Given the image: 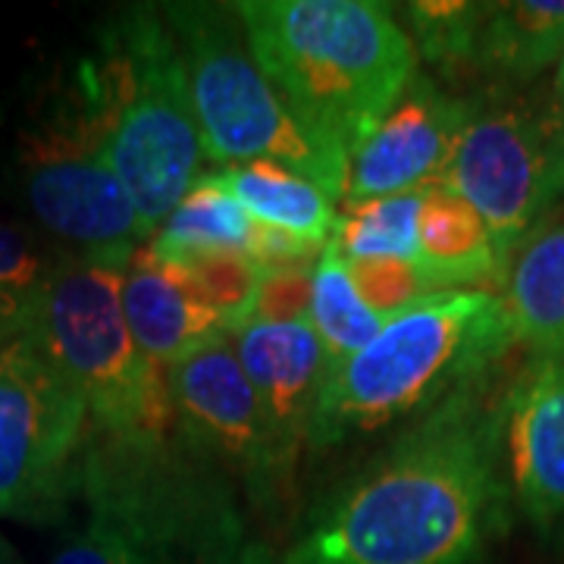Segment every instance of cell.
<instances>
[{"label":"cell","instance_id":"obj_1","mask_svg":"<svg viewBox=\"0 0 564 564\" xmlns=\"http://www.w3.org/2000/svg\"><path fill=\"white\" fill-rule=\"evenodd\" d=\"M499 423L477 383L448 395L329 496L304 564H477L505 514Z\"/></svg>","mask_w":564,"mask_h":564},{"label":"cell","instance_id":"obj_2","mask_svg":"<svg viewBox=\"0 0 564 564\" xmlns=\"http://www.w3.org/2000/svg\"><path fill=\"white\" fill-rule=\"evenodd\" d=\"M254 61L302 126L351 158L417 76V47L373 0L232 3Z\"/></svg>","mask_w":564,"mask_h":564},{"label":"cell","instance_id":"obj_3","mask_svg":"<svg viewBox=\"0 0 564 564\" xmlns=\"http://www.w3.org/2000/svg\"><path fill=\"white\" fill-rule=\"evenodd\" d=\"M79 489L91 518L120 530L158 564H270L236 480L173 421L166 430L88 426Z\"/></svg>","mask_w":564,"mask_h":564},{"label":"cell","instance_id":"obj_4","mask_svg":"<svg viewBox=\"0 0 564 564\" xmlns=\"http://www.w3.org/2000/svg\"><path fill=\"white\" fill-rule=\"evenodd\" d=\"M79 69L101 117L107 163L154 232L198 185L204 158L180 41L163 7L117 10Z\"/></svg>","mask_w":564,"mask_h":564},{"label":"cell","instance_id":"obj_5","mask_svg":"<svg viewBox=\"0 0 564 564\" xmlns=\"http://www.w3.org/2000/svg\"><path fill=\"white\" fill-rule=\"evenodd\" d=\"M502 295L445 289L386 321L355 358L333 367L307 443L329 448L433 411L474 386L511 343Z\"/></svg>","mask_w":564,"mask_h":564},{"label":"cell","instance_id":"obj_6","mask_svg":"<svg viewBox=\"0 0 564 564\" xmlns=\"http://www.w3.org/2000/svg\"><path fill=\"white\" fill-rule=\"evenodd\" d=\"M163 17L180 41L207 161H273L302 173L329 198L345 195L348 158L314 139L292 113L254 61L232 3H163Z\"/></svg>","mask_w":564,"mask_h":564},{"label":"cell","instance_id":"obj_7","mask_svg":"<svg viewBox=\"0 0 564 564\" xmlns=\"http://www.w3.org/2000/svg\"><path fill=\"white\" fill-rule=\"evenodd\" d=\"M129 258L82 254L51 267L41 282L29 336L85 399L101 433L166 430L176 421L166 367L148 361L122 314Z\"/></svg>","mask_w":564,"mask_h":564},{"label":"cell","instance_id":"obj_8","mask_svg":"<svg viewBox=\"0 0 564 564\" xmlns=\"http://www.w3.org/2000/svg\"><path fill=\"white\" fill-rule=\"evenodd\" d=\"M443 185L470 204L502 267L564 202V117L543 91L470 101Z\"/></svg>","mask_w":564,"mask_h":564},{"label":"cell","instance_id":"obj_9","mask_svg":"<svg viewBox=\"0 0 564 564\" xmlns=\"http://www.w3.org/2000/svg\"><path fill=\"white\" fill-rule=\"evenodd\" d=\"M20 176L41 226L82 254L129 258L151 236L107 163L101 117L79 66L22 129Z\"/></svg>","mask_w":564,"mask_h":564},{"label":"cell","instance_id":"obj_10","mask_svg":"<svg viewBox=\"0 0 564 564\" xmlns=\"http://www.w3.org/2000/svg\"><path fill=\"white\" fill-rule=\"evenodd\" d=\"M88 408L25 333L0 348V514L57 521L79 489Z\"/></svg>","mask_w":564,"mask_h":564},{"label":"cell","instance_id":"obj_11","mask_svg":"<svg viewBox=\"0 0 564 564\" xmlns=\"http://www.w3.org/2000/svg\"><path fill=\"white\" fill-rule=\"evenodd\" d=\"M180 430L239 484L248 505L276 521L292 496L299 452L263 411L229 333H217L166 367Z\"/></svg>","mask_w":564,"mask_h":564},{"label":"cell","instance_id":"obj_12","mask_svg":"<svg viewBox=\"0 0 564 564\" xmlns=\"http://www.w3.org/2000/svg\"><path fill=\"white\" fill-rule=\"evenodd\" d=\"M470 101L417 73L383 122L348 158L345 204L443 185Z\"/></svg>","mask_w":564,"mask_h":564},{"label":"cell","instance_id":"obj_13","mask_svg":"<svg viewBox=\"0 0 564 564\" xmlns=\"http://www.w3.org/2000/svg\"><path fill=\"white\" fill-rule=\"evenodd\" d=\"M508 464L527 521L555 540L564 533V355H533L505 399Z\"/></svg>","mask_w":564,"mask_h":564},{"label":"cell","instance_id":"obj_14","mask_svg":"<svg viewBox=\"0 0 564 564\" xmlns=\"http://www.w3.org/2000/svg\"><path fill=\"white\" fill-rule=\"evenodd\" d=\"M236 358L251 380L267 417L289 448H302L329 383L333 364L311 321H248L229 333Z\"/></svg>","mask_w":564,"mask_h":564},{"label":"cell","instance_id":"obj_15","mask_svg":"<svg viewBox=\"0 0 564 564\" xmlns=\"http://www.w3.org/2000/svg\"><path fill=\"white\" fill-rule=\"evenodd\" d=\"M122 314L141 355L161 367L226 333L214 314L188 299L148 245H139L122 267Z\"/></svg>","mask_w":564,"mask_h":564},{"label":"cell","instance_id":"obj_16","mask_svg":"<svg viewBox=\"0 0 564 564\" xmlns=\"http://www.w3.org/2000/svg\"><path fill=\"white\" fill-rule=\"evenodd\" d=\"M564 54V0L489 3L474 41L470 69L492 91H514Z\"/></svg>","mask_w":564,"mask_h":564},{"label":"cell","instance_id":"obj_17","mask_svg":"<svg viewBox=\"0 0 564 564\" xmlns=\"http://www.w3.org/2000/svg\"><path fill=\"white\" fill-rule=\"evenodd\" d=\"M511 336L533 355H564V217L543 223L508 263L502 292Z\"/></svg>","mask_w":564,"mask_h":564},{"label":"cell","instance_id":"obj_18","mask_svg":"<svg viewBox=\"0 0 564 564\" xmlns=\"http://www.w3.org/2000/svg\"><path fill=\"white\" fill-rule=\"evenodd\" d=\"M417 245V263L440 292L467 285L477 289L480 282L499 280L505 273L484 217L445 185L426 192Z\"/></svg>","mask_w":564,"mask_h":564},{"label":"cell","instance_id":"obj_19","mask_svg":"<svg viewBox=\"0 0 564 564\" xmlns=\"http://www.w3.org/2000/svg\"><path fill=\"white\" fill-rule=\"evenodd\" d=\"M207 180L226 188L229 195H236L258 223L295 232L304 239H317V242H329L333 236V226H336L333 198L311 180H304L302 173L282 163H232Z\"/></svg>","mask_w":564,"mask_h":564},{"label":"cell","instance_id":"obj_20","mask_svg":"<svg viewBox=\"0 0 564 564\" xmlns=\"http://www.w3.org/2000/svg\"><path fill=\"white\" fill-rule=\"evenodd\" d=\"M251 232H254V217L239 204V198L210 180H198L180 207L166 217L163 229L148 248L163 263L185 261L195 254H217V251L248 254Z\"/></svg>","mask_w":564,"mask_h":564},{"label":"cell","instance_id":"obj_21","mask_svg":"<svg viewBox=\"0 0 564 564\" xmlns=\"http://www.w3.org/2000/svg\"><path fill=\"white\" fill-rule=\"evenodd\" d=\"M430 188H411L373 202L345 204L329 242L345 263L417 261L421 254V210Z\"/></svg>","mask_w":564,"mask_h":564},{"label":"cell","instance_id":"obj_22","mask_svg":"<svg viewBox=\"0 0 564 564\" xmlns=\"http://www.w3.org/2000/svg\"><path fill=\"white\" fill-rule=\"evenodd\" d=\"M307 321L317 329L333 367L355 358L386 326L383 317L364 304L361 292L348 273V263L333 242L323 248L321 261L314 267V302Z\"/></svg>","mask_w":564,"mask_h":564},{"label":"cell","instance_id":"obj_23","mask_svg":"<svg viewBox=\"0 0 564 564\" xmlns=\"http://www.w3.org/2000/svg\"><path fill=\"white\" fill-rule=\"evenodd\" d=\"M163 267L188 292L192 302L202 304L207 314L220 321L226 333L251 321L263 270L248 254L217 251V254H195Z\"/></svg>","mask_w":564,"mask_h":564},{"label":"cell","instance_id":"obj_24","mask_svg":"<svg viewBox=\"0 0 564 564\" xmlns=\"http://www.w3.org/2000/svg\"><path fill=\"white\" fill-rule=\"evenodd\" d=\"M489 3H462V0H417L408 3V20L423 61L440 69L470 66L474 41L480 32Z\"/></svg>","mask_w":564,"mask_h":564},{"label":"cell","instance_id":"obj_25","mask_svg":"<svg viewBox=\"0 0 564 564\" xmlns=\"http://www.w3.org/2000/svg\"><path fill=\"white\" fill-rule=\"evenodd\" d=\"M348 273L358 285L364 304L373 314H380L383 321H392L395 314L408 311L411 304L423 302L426 295L440 292L417 261L348 263Z\"/></svg>","mask_w":564,"mask_h":564},{"label":"cell","instance_id":"obj_26","mask_svg":"<svg viewBox=\"0 0 564 564\" xmlns=\"http://www.w3.org/2000/svg\"><path fill=\"white\" fill-rule=\"evenodd\" d=\"M311 302H314V270H263L251 321H307Z\"/></svg>","mask_w":564,"mask_h":564},{"label":"cell","instance_id":"obj_27","mask_svg":"<svg viewBox=\"0 0 564 564\" xmlns=\"http://www.w3.org/2000/svg\"><path fill=\"white\" fill-rule=\"evenodd\" d=\"M51 564H158L139 545L129 543L120 530L104 521H88L54 552Z\"/></svg>","mask_w":564,"mask_h":564},{"label":"cell","instance_id":"obj_28","mask_svg":"<svg viewBox=\"0 0 564 564\" xmlns=\"http://www.w3.org/2000/svg\"><path fill=\"white\" fill-rule=\"evenodd\" d=\"M326 245L329 242L304 239V236H295V232H285V229L254 220L248 258L258 263L261 270H314Z\"/></svg>","mask_w":564,"mask_h":564},{"label":"cell","instance_id":"obj_29","mask_svg":"<svg viewBox=\"0 0 564 564\" xmlns=\"http://www.w3.org/2000/svg\"><path fill=\"white\" fill-rule=\"evenodd\" d=\"M51 267L20 229L0 223V289H39Z\"/></svg>","mask_w":564,"mask_h":564},{"label":"cell","instance_id":"obj_30","mask_svg":"<svg viewBox=\"0 0 564 564\" xmlns=\"http://www.w3.org/2000/svg\"><path fill=\"white\" fill-rule=\"evenodd\" d=\"M39 289H29V292L25 289H0V348L17 343L29 333Z\"/></svg>","mask_w":564,"mask_h":564},{"label":"cell","instance_id":"obj_31","mask_svg":"<svg viewBox=\"0 0 564 564\" xmlns=\"http://www.w3.org/2000/svg\"><path fill=\"white\" fill-rule=\"evenodd\" d=\"M552 98L558 104V110H562L564 117V54L562 61H558V69H555V82H552Z\"/></svg>","mask_w":564,"mask_h":564},{"label":"cell","instance_id":"obj_32","mask_svg":"<svg viewBox=\"0 0 564 564\" xmlns=\"http://www.w3.org/2000/svg\"><path fill=\"white\" fill-rule=\"evenodd\" d=\"M0 564H20V555H17V549L7 543V536L0 533Z\"/></svg>","mask_w":564,"mask_h":564},{"label":"cell","instance_id":"obj_33","mask_svg":"<svg viewBox=\"0 0 564 564\" xmlns=\"http://www.w3.org/2000/svg\"><path fill=\"white\" fill-rule=\"evenodd\" d=\"M280 564H304L302 558H299V555H295V552H292V549H289V555H285V558H282Z\"/></svg>","mask_w":564,"mask_h":564}]
</instances>
